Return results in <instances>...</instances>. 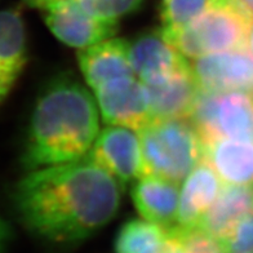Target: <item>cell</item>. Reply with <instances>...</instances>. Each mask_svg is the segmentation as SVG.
Here are the masks:
<instances>
[{
  "mask_svg": "<svg viewBox=\"0 0 253 253\" xmlns=\"http://www.w3.org/2000/svg\"><path fill=\"white\" fill-rule=\"evenodd\" d=\"M98 134V106L89 90L69 75L56 78L35 102L22 166L33 170L83 159Z\"/></svg>",
  "mask_w": 253,
  "mask_h": 253,
  "instance_id": "obj_2",
  "label": "cell"
},
{
  "mask_svg": "<svg viewBox=\"0 0 253 253\" xmlns=\"http://www.w3.org/2000/svg\"><path fill=\"white\" fill-rule=\"evenodd\" d=\"M191 67L200 90L253 92V53L248 48L202 56Z\"/></svg>",
  "mask_w": 253,
  "mask_h": 253,
  "instance_id": "obj_9",
  "label": "cell"
},
{
  "mask_svg": "<svg viewBox=\"0 0 253 253\" xmlns=\"http://www.w3.org/2000/svg\"><path fill=\"white\" fill-rule=\"evenodd\" d=\"M138 134L143 176L178 185L204 159V143L189 119L153 120Z\"/></svg>",
  "mask_w": 253,
  "mask_h": 253,
  "instance_id": "obj_4",
  "label": "cell"
},
{
  "mask_svg": "<svg viewBox=\"0 0 253 253\" xmlns=\"http://www.w3.org/2000/svg\"><path fill=\"white\" fill-rule=\"evenodd\" d=\"M132 199L143 220L166 230L177 225L180 190L178 185L157 176H142L134 181Z\"/></svg>",
  "mask_w": 253,
  "mask_h": 253,
  "instance_id": "obj_13",
  "label": "cell"
},
{
  "mask_svg": "<svg viewBox=\"0 0 253 253\" xmlns=\"http://www.w3.org/2000/svg\"><path fill=\"white\" fill-rule=\"evenodd\" d=\"M85 12L98 20L119 22L122 17L136 12L143 0H78Z\"/></svg>",
  "mask_w": 253,
  "mask_h": 253,
  "instance_id": "obj_21",
  "label": "cell"
},
{
  "mask_svg": "<svg viewBox=\"0 0 253 253\" xmlns=\"http://www.w3.org/2000/svg\"><path fill=\"white\" fill-rule=\"evenodd\" d=\"M93 90L98 110L109 126L140 132L153 122L146 88L134 75L117 78Z\"/></svg>",
  "mask_w": 253,
  "mask_h": 253,
  "instance_id": "obj_6",
  "label": "cell"
},
{
  "mask_svg": "<svg viewBox=\"0 0 253 253\" xmlns=\"http://www.w3.org/2000/svg\"><path fill=\"white\" fill-rule=\"evenodd\" d=\"M250 214H253V185H223L199 226L223 243Z\"/></svg>",
  "mask_w": 253,
  "mask_h": 253,
  "instance_id": "obj_15",
  "label": "cell"
},
{
  "mask_svg": "<svg viewBox=\"0 0 253 253\" xmlns=\"http://www.w3.org/2000/svg\"><path fill=\"white\" fill-rule=\"evenodd\" d=\"M204 159L223 185H253V142L220 138L204 145Z\"/></svg>",
  "mask_w": 253,
  "mask_h": 253,
  "instance_id": "obj_16",
  "label": "cell"
},
{
  "mask_svg": "<svg viewBox=\"0 0 253 253\" xmlns=\"http://www.w3.org/2000/svg\"><path fill=\"white\" fill-rule=\"evenodd\" d=\"M252 14L239 0H210L203 13L187 26L162 29L167 39L186 58L247 48Z\"/></svg>",
  "mask_w": 253,
  "mask_h": 253,
  "instance_id": "obj_3",
  "label": "cell"
},
{
  "mask_svg": "<svg viewBox=\"0 0 253 253\" xmlns=\"http://www.w3.org/2000/svg\"><path fill=\"white\" fill-rule=\"evenodd\" d=\"M78 61L84 79L92 89L117 78L134 75L130 44L119 38H110L80 49Z\"/></svg>",
  "mask_w": 253,
  "mask_h": 253,
  "instance_id": "obj_11",
  "label": "cell"
},
{
  "mask_svg": "<svg viewBox=\"0 0 253 253\" xmlns=\"http://www.w3.org/2000/svg\"><path fill=\"white\" fill-rule=\"evenodd\" d=\"M168 238V230L147 220H130L120 227L115 253H155Z\"/></svg>",
  "mask_w": 253,
  "mask_h": 253,
  "instance_id": "obj_18",
  "label": "cell"
},
{
  "mask_svg": "<svg viewBox=\"0 0 253 253\" xmlns=\"http://www.w3.org/2000/svg\"><path fill=\"white\" fill-rule=\"evenodd\" d=\"M122 185L89 157L27 170L13 191L25 226L58 244L78 243L118 213Z\"/></svg>",
  "mask_w": 253,
  "mask_h": 253,
  "instance_id": "obj_1",
  "label": "cell"
},
{
  "mask_svg": "<svg viewBox=\"0 0 253 253\" xmlns=\"http://www.w3.org/2000/svg\"><path fill=\"white\" fill-rule=\"evenodd\" d=\"M239 1L243 4L244 7H246V9L248 10L253 17V0H239Z\"/></svg>",
  "mask_w": 253,
  "mask_h": 253,
  "instance_id": "obj_28",
  "label": "cell"
},
{
  "mask_svg": "<svg viewBox=\"0 0 253 253\" xmlns=\"http://www.w3.org/2000/svg\"><path fill=\"white\" fill-rule=\"evenodd\" d=\"M42 14L57 39L69 47L79 49L110 39L118 31V22L90 16L78 0L57 1L42 10Z\"/></svg>",
  "mask_w": 253,
  "mask_h": 253,
  "instance_id": "obj_8",
  "label": "cell"
},
{
  "mask_svg": "<svg viewBox=\"0 0 253 253\" xmlns=\"http://www.w3.org/2000/svg\"><path fill=\"white\" fill-rule=\"evenodd\" d=\"M17 79H14L0 63V105L7 100V97L16 85Z\"/></svg>",
  "mask_w": 253,
  "mask_h": 253,
  "instance_id": "obj_23",
  "label": "cell"
},
{
  "mask_svg": "<svg viewBox=\"0 0 253 253\" xmlns=\"http://www.w3.org/2000/svg\"><path fill=\"white\" fill-rule=\"evenodd\" d=\"M10 238H12V231L9 225L0 216V253H5Z\"/></svg>",
  "mask_w": 253,
  "mask_h": 253,
  "instance_id": "obj_24",
  "label": "cell"
},
{
  "mask_svg": "<svg viewBox=\"0 0 253 253\" xmlns=\"http://www.w3.org/2000/svg\"><path fill=\"white\" fill-rule=\"evenodd\" d=\"M22 1L26 4L27 7L42 12V10H44L45 8L49 7V5L57 3V1H61V0H22Z\"/></svg>",
  "mask_w": 253,
  "mask_h": 253,
  "instance_id": "obj_25",
  "label": "cell"
},
{
  "mask_svg": "<svg viewBox=\"0 0 253 253\" xmlns=\"http://www.w3.org/2000/svg\"><path fill=\"white\" fill-rule=\"evenodd\" d=\"M142 84L146 88L153 120L189 119L200 93L191 65Z\"/></svg>",
  "mask_w": 253,
  "mask_h": 253,
  "instance_id": "obj_10",
  "label": "cell"
},
{
  "mask_svg": "<svg viewBox=\"0 0 253 253\" xmlns=\"http://www.w3.org/2000/svg\"><path fill=\"white\" fill-rule=\"evenodd\" d=\"M223 246L227 253H253V214L238 223Z\"/></svg>",
  "mask_w": 253,
  "mask_h": 253,
  "instance_id": "obj_22",
  "label": "cell"
},
{
  "mask_svg": "<svg viewBox=\"0 0 253 253\" xmlns=\"http://www.w3.org/2000/svg\"><path fill=\"white\" fill-rule=\"evenodd\" d=\"M130 44V62L141 82L182 70L191 63L167 39L163 30L143 33Z\"/></svg>",
  "mask_w": 253,
  "mask_h": 253,
  "instance_id": "obj_12",
  "label": "cell"
},
{
  "mask_svg": "<svg viewBox=\"0 0 253 253\" xmlns=\"http://www.w3.org/2000/svg\"><path fill=\"white\" fill-rule=\"evenodd\" d=\"M247 48L251 50V53H253V21H252V25H251L250 27L248 38H247Z\"/></svg>",
  "mask_w": 253,
  "mask_h": 253,
  "instance_id": "obj_27",
  "label": "cell"
},
{
  "mask_svg": "<svg viewBox=\"0 0 253 253\" xmlns=\"http://www.w3.org/2000/svg\"><path fill=\"white\" fill-rule=\"evenodd\" d=\"M0 63L17 80L26 66V27L20 10H0Z\"/></svg>",
  "mask_w": 253,
  "mask_h": 253,
  "instance_id": "obj_17",
  "label": "cell"
},
{
  "mask_svg": "<svg viewBox=\"0 0 253 253\" xmlns=\"http://www.w3.org/2000/svg\"><path fill=\"white\" fill-rule=\"evenodd\" d=\"M155 253H178V251H177V247L176 244H174V242L169 238V235H168V238H167L166 243L163 244V247L160 248L159 251H157Z\"/></svg>",
  "mask_w": 253,
  "mask_h": 253,
  "instance_id": "obj_26",
  "label": "cell"
},
{
  "mask_svg": "<svg viewBox=\"0 0 253 253\" xmlns=\"http://www.w3.org/2000/svg\"><path fill=\"white\" fill-rule=\"evenodd\" d=\"M189 120L204 145L220 138L253 142V92L200 90Z\"/></svg>",
  "mask_w": 253,
  "mask_h": 253,
  "instance_id": "obj_5",
  "label": "cell"
},
{
  "mask_svg": "<svg viewBox=\"0 0 253 253\" xmlns=\"http://www.w3.org/2000/svg\"><path fill=\"white\" fill-rule=\"evenodd\" d=\"M88 157L122 186L143 176L140 134L126 126H109L101 130Z\"/></svg>",
  "mask_w": 253,
  "mask_h": 253,
  "instance_id": "obj_7",
  "label": "cell"
},
{
  "mask_svg": "<svg viewBox=\"0 0 253 253\" xmlns=\"http://www.w3.org/2000/svg\"><path fill=\"white\" fill-rule=\"evenodd\" d=\"M168 235L178 253H227L222 242L202 226H173L168 230Z\"/></svg>",
  "mask_w": 253,
  "mask_h": 253,
  "instance_id": "obj_19",
  "label": "cell"
},
{
  "mask_svg": "<svg viewBox=\"0 0 253 253\" xmlns=\"http://www.w3.org/2000/svg\"><path fill=\"white\" fill-rule=\"evenodd\" d=\"M222 186L212 166L206 159L202 160L183 181L176 226H199Z\"/></svg>",
  "mask_w": 253,
  "mask_h": 253,
  "instance_id": "obj_14",
  "label": "cell"
},
{
  "mask_svg": "<svg viewBox=\"0 0 253 253\" xmlns=\"http://www.w3.org/2000/svg\"><path fill=\"white\" fill-rule=\"evenodd\" d=\"M210 5V0H160L159 16L163 29H181L197 20Z\"/></svg>",
  "mask_w": 253,
  "mask_h": 253,
  "instance_id": "obj_20",
  "label": "cell"
}]
</instances>
